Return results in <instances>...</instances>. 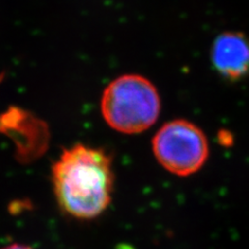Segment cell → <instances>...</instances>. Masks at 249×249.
I'll return each instance as SVG.
<instances>
[{
  "label": "cell",
  "mask_w": 249,
  "mask_h": 249,
  "mask_svg": "<svg viewBox=\"0 0 249 249\" xmlns=\"http://www.w3.org/2000/svg\"><path fill=\"white\" fill-rule=\"evenodd\" d=\"M114 175L112 160L98 147L77 143L64 150L52 166L58 206L77 219L89 220L110 205Z\"/></svg>",
  "instance_id": "obj_1"
},
{
  "label": "cell",
  "mask_w": 249,
  "mask_h": 249,
  "mask_svg": "<svg viewBox=\"0 0 249 249\" xmlns=\"http://www.w3.org/2000/svg\"><path fill=\"white\" fill-rule=\"evenodd\" d=\"M157 89L145 77L124 75L108 85L101 100V112L109 127L124 134L142 133L160 114Z\"/></svg>",
  "instance_id": "obj_2"
},
{
  "label": "cell",
  "mask_w": 249,
  "mask_h": 249,
  "mask_svg": "<svg viewBox=\"0 0 249 249\" xmlns=\"http://www.w3.org/2000/svg\"><path fill=\"white\" fill-rule=\"evenodd\" d=\"M152 147L159 164L178 177L197 173L209 157V142L204 131L186 120L163 124L153 138Z\"/></svg>",
  "instance_id": "obj_3"
},
{
  "label": "cell",
  "mask_w": 249,
  "mask_h": 249,
  "mask_svg": "<svg viewBox=\"0 0 249 249\" xmlns=\"http://www.w3.org/2000/svg\"><path fill=\"white\" fill-rule=\"evenodd\" d=\"M211 59L216 72L224 79H244L249 75V38L235 31L219 35L213 43Z\"/></svg>",
  "instance_id": "obj_4"
},
{
  "label": "cell",
  "mask_w": 249,
  "mask_h": 249,
  "mask_svg": "<svg viewBox=\"0 0 249 249\" xmlns=\"http://www.w3.org/2000/svg\"><path fill=\"white\" fill-rule=\"evenodd\" d=\"M3 249H33V248H30L29 246H26V245H22V244H12Z\"/></svg>",
  "instance_id": "obj_5"
}]
</instances>
